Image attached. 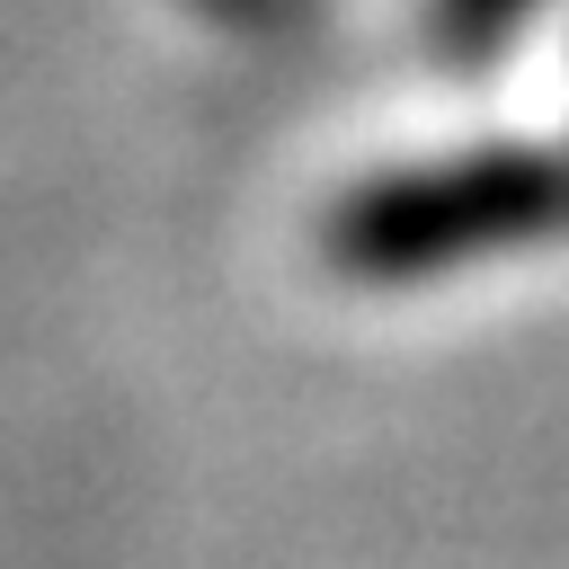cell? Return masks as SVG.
<instances>
[{
    "instance_id": "cell-1",
    "label": "cell",
    "mask_w": 569,
    "mask_h": 569,
    "mask_svg": "<svg viewBox=\"0 0 569 569\" xmlns=\"http://www.w3.org/2000/svg\"><path fill=\"white\" fill-rule=\"evenodd\" d=\"M569 222V160L533 142H480L453 160H418L391 178H365L329 213V267L365 284H418L453 276L471 258L533 249Z\"/></svg>"
},
{
    "instance_id": "cell-2",
    "label": "cell",
    "mask_w": 569,
    "mask_h": 569,
    "mask_svg": "<svg viewBox=\"0 0 569 569\" xmlns=\"http://www.w3.org/2000/svg\"><path fill=\"white\" fill-rule=\"evenodd\" d=\"M542 0H427V27H436V53L453 62H489Z\"/></svg>"
}]
</instances>
